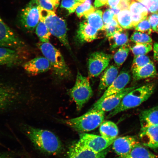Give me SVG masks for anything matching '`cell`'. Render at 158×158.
I'll list each match as a JSON object with an SVG mask.
<instances>
[{
	"mask_svg": "<svg viewBox=\"0 0 158 158\" xmlns=\"http://www.w3.org/2000/svg\"><path fill=\"white\" fill-rule=\"evenodd\" d=\"M23 44L18 35L0 17V47L17 49L23 47Z\"/></svg>",
	"mask_w": 158,
	"mask_h": 158,
	"instance_id": "10",
	"label": "cell"
},
{
	"mask_svg": "<svg viewBox=\"0 0 158 158\" xmlns=\"http://www.w3.org/2000/svg\"><path fill=\"white\" fill-rule=\"evenodd\" d=\"M109 9L111 12L113 14L114 16H116L121 11V10L117 7L110 8Z\"/></svg>",
	"mask_w": 158,
	"mask_h": 158,
	"instance_id": "47",
	"label": "cell"
},
{
	"mask_svg": "<svg viewBox=\"0 0 158 158\" xmlns=\"http://www.w3.org/2000/svg\"><path fill=\"white\" fill-rule=\"evenodd\" d=\"M151 62V59L146 55L134 56L131 66L132 72L141 68Z\"/></svg>",
	"mask_w": 158,
	"mask_h": 158,
	"instance_id": "34",
	"label": "cell"
},
{
	"mask_svg": "<svg viewBox=\"0 0 158 158\" xmlns=\"http://www.w3.org/2000/svg\"><path fill=\"white\" fill-rule=\"evenodd\" d=\"M102 11L97 10L85 18L88 24L98 31H104L105 26L102 19Z\"/></svg>",
	"mask_w": 158,
	"mask_h": 158,
	"instance_id": "25",
	"label": "cell"
},
{
	"mask_svg": "<svg viewBox=\"0 0 158 158\" xmlns=\"http://www.w3.org/2000/svg\"><path fill=\"white\" fill-rule=\"evenodd\" d=\"M131 1H133V0H131Z\"/></svg>",
	"mask_w": 158,
	"mask_h": 158,
	"instance_id": "52",
	"label": "cell"
},
{
	"mask_svg": "<svg viewBox=\"0 0 158 158\" xmlns=\"http://www.w3.org/2000/svg\"><path fill=\"white\" fill-rule=\"evenodd\" d=\"M157 32H158V25L157 27Z\"/></svg>",
	"mask_w": 158,
	"mask_h": 158,
	"instance_id": "51",
	"label": "cell"
},
{
	"mask_svg": "<svg viewBox=\"0 0 158 158\" xmlns=\"http://www.w3.org/2000/svg\"></svg>",
	"mask_w": 158,
	"mask_h": 158,
	"instance_id": "53",
	"label": "cell"
},
{
	"mask_svg": "<svg viewBox=\"0 0 158 158\" xmlns=\"http://www.w3.org/2000/svg\"><path fill=\"white\" fill-rule=\"evenodd\" d=\"M114 16L113 14L111 12L109 9L106 10L104 11L102 16L104 26L111 22L114 19Z\"/></svg>",
	"mask_w": 158,
	"mask_h": 158,
	"instance_id": "42",
	"label": "cell"
},
{
	"mask_svg": "<svg viewBox=\"0 0 158 158\" xmlns=\"http://www.w3.org/2000/svg\"><path fill=\"white\" fill-rule=\"evenodd\" d=\"M121 0H108L107 5L110 8L118 7Z\"/></svg>",
	"mask_w": 158,
	"mask_h": 158,
	"instance_id": "44",
	"label": "cell"
},
{
	"mask_svg": "<svg viewBox=\"0 0 158 158\" xmlns=\"http://www.w3.org/2000/svg\"><path fill=\"white\" fill-rule=\"evenodd\" d=\"M74 1L81 3H83L86 0H74Z\"/></svg>",
	"mask_w": 158,
	"mask_h": 158,
	"instance_id": "49",
	"label": "cell"
},
{
	"mask_svg": "<svg viewBox=\"0 0 158 158\" xmlns=\"http://www.w3.org/2000/svg\"><path fill=\"white\" fill-rule=\"evenodd\" d=\"M100 133L102 137L106 139L115 140L118 134V128L114 122H103L100 125Z\"/></svg>",
	"mask_w": 158,
	"mask_h": 158,
	"instance_id": "23",
	"label": "cell"
},
{
	"mask_svg": "<svg viewBox=\"0 0 158 158\" xmlns=\"http://www.w3.org/2000/svg\"><path fill=\"white\" fill-rule=\"evenodd\" d=\"M135 88V86L125 88L117 93L106 97L99 103L94 104L90 109L101 110L105 112L112 111L117 107L126 94Z\"/></svg>",
	"mask_w": 158,
	"mask_h": 158,
	"instance_id": "11",
	"label": "cell"
},
{
	"mask_svg": "<svg viewBox=\"0 0 158 158\" xmlns=\"http://www.w3.org/2000/svg\"><path fill=\"white\" fill-rule=\"evenodd\" d=\"M152 29L153 31L157 32L158 25V13L152 14L148 17Z\"/></svg>",
	"mask_w": 158,
	"mask_h": 158,
	"instance_id": "40",
	"label": "cell"
},
{
	"mask_svg": "<svg viewBox=\"0 0 158 158\" xmlns=\"http://www.w3.org/2000/svg\"><path fill=\"white\" fill-rule=\"evenodd\" d=\"M114 140L106 139L101 135L82 133L80 135L78 143L83 147L97 153H100L107 149Z\"/></svg>",
	"mask_w": 158,
	"mask_h": 158,
	"instance_id": "9",
	"label": "cell"
},
{
	"mask_svg": "<svg viewBox=\"0 0 158 158\" xmlns=\"http://www.w3.org/2000/svg\"><path fill=\"white\" fill-rule=\"evenodd\" d=\"M155 89L154 85L148 84L134 89L124 96L117 107L110 112L107 118L139 106L151 96Z\"/></svg>",
	"mask_w": 158,
	"mask_h": 158,
	"instance_id": "2",
	"label": "cell"
},
{
	"mask_svg": "<svg viewBox=\"0 0 158 158\" xmlns=\"http://www.w3.org/2000/svg\"><path fill=\"white\" fill-rule=\"evenodd\" d=\"M38 0H31L20 15L21 25L29 31L34 30L40 21Z\"/></svg>",
	"mask_w": 158,
	"mask_h": 158,
	"instance_id": "8",
	"label": "cell"
},
{
	"mask_svg": "<svg viewBox=\"0 0 158 158\" xmlns=\"http://www.w3.org/2000/svg\"><path fill=\"white\" fill-rule=\"evenodd\" d=\"M118 69L114 65H111L106 69L101 77L98 90L100 91L106 89L117 78Z\"/></svg>",
	"mask_w": 158,
	"mask_h": 158,
	"instance_id": "20",
	"label": "cell"
},
{
	"mask_svg": "<svg viewBox=\"0 0 158 158\" xmlns=\"http://www.w3.org/2000/svg\"><path fill=\"white\" fill-rule=\"evenodd\" d=\"M108 0H95L94 6L96 7H99L107 4Z\"/></svg>",
	"mask_w": 158,
	"mask_h": 158,
	"instance_id": "45",
	"label": "cell"
},
{
	"mask_svg": "<svg viewBox=\"0 0 158 158\" xmlns=\"http://www.w3.org/2000/svg\"><path fill=\"white\" fill-rule=\"evenodd\" d=\"M128 10L131 15H143L148 16V11L145 6L135 0L132 1Z\"/></svg>",
	"mask_w": 158,
	"mask_h": 158,
	"instance_id": "32",
	"label": "cell"
},
{
	"mask_svg": "<svg viewBox=\"0 0 158 158\" xmlns=\"http://www.w3.org/2000/svg\"><path fill=\"white\" fill-rule=\"evenodd\" d=\"M108 148L100 153L93 151L77 143L71 146L68 153V158H105L109 151Z\"/></svg>",
	"mask_w": 158,
	"mask_h": 158,
	"instance_id": "12",
	"label": "cell"
},
{
	"mask_svg": "<svg viewBox=\"0 0 158 158\" xmlns=\"http://www.w3.org/2000/svg\"><path fill=\"white\" fill-rule=\"evenodd\" d=\"M38 47L51 65L57 78L61 80L70 78L72 73L60 51L49 42L38 43Z\"/></svg>",
	"mask_w": 158,
	"mask_h": 158,
	"instance_id": "3",
	"label": "cell"
},
{
	"mask_svg": "<svg viewBox=\"0 0 158 158\" xmlns=\"http://www.w3.org/2000/svg\"><path fill=\"white\" fill-rule=\"evenodd\" d=\"M44 22L51 34L56 37L60 42L71 51V47L67 36V27L66 22L53 14L45 19Z\"/></svg>",
	"mask_w": 158,
	"mask_h": 158,
	"instance_id": "6",
	"label": "cell"
},
{
	"mask_svg": "<svg viewBox=\"0 0 158 158\" xmlns=\"http://www.w3.org/2000/svg\"><path fill=\"white\" fill-rule=\"evenodd\" d=\"M130 50V45L127 43L120 47L115 53L114 56V62L118 67L121 66L125 62Z\"/></svg>",
	"mask_w": 158,
	"mask_h": 158,
	"instance_id": "28",
	"label": "cell"
},
{
	"mask_svg": "<svg viewBox=\"0 0 158 158\" xmlns=\"http://www.w3.org/2000/svg\"><path fill=\"white\" fill-rule=\"evenodd\" d=\"M40 20L44 22L45 20L51 15L55 13L54 12L49 10L41 7L39 5Z\"/></svg>",
	"mask_w": 158,
	"mask_h": 158,
	"instance_id": "41",
	"label": "cell"
},
{
	"mask_svg": "<svg viewBox=\"0 0 158 158\" xmlns=\"http://www.w3.org/2000/svg\"><path fill=\"white\" fill-rule=\"evenodd\" d=\"M71 97L76 105L78 111L82 109L93 95V91L89 81L78 71L76 82L70 90Z\"/></svg>",
	"mask_w": 158,
	"mask_h": 158,
	"instance_id": "5",
	"label": "cell"
},
{
	"mask_svg": "<svg viewBox=\"0 0 158 158\" xmlns=\"http://www.w3.org/2000/svg\"><path fill=\"white\" fill-rule=\"evenodd\" d=\"M74 0H62L61 2V7L68 10L69 14L74 13L77 8L81 4Z\"/></svg>",
	"mask_w": 158,
	"mask_h": 158,
	"instance_id": "37",
	"label": "cell"
},
{
	"mask_svg": "<svg viewBox=\"0 0 158 158\" xmlns=\"http://www.w3.org/2000/svg\"><path fill=\"white\" fill-rule=\"evenodd\" d=\"M123 30V28L118 24L117 19L114 16L111 22L105 26L104 31L106 32V36L108 38Z\"/></svg>",
	"mask_w": 158,
	"mask_h": 158,
	"instance_id": "33",
	"label": "cell"
},
{
	"mask_svg": "<svg viewBox=\"0 0 158 158\" xmlns=\"http://www.w3.org/2000/svg\"><path fill=\"white\" fill-rule=\"evenodd\" d=\"M23 68L27 73L35 76L50 70L51 66L45 57L39 56L25 63Z\"/></svg>",
	"mask_w": 158,
	"mask_h": 158,
	"instance_id": "13",
	"label": "cell"
},
{
	"mask_svg": "<svg viewBox=\"0 0 158 158\" xmlns=\"http://www.w3.org/2000/svg\"><path fill=\"white\" fill-rule=\"evenodd\" d=\"M0 158H10V157L8 154L0 153Z\"/></svg>",
	"mask_w": 158,
	"mask_h": 158,
	"instance_id": "48",
	"label": "cell"
},
{
	"mask_svg": "<svg viewBox=\"0 0 158 158\" xmlns=\"http://www.w3.org/2000/svg\"><path fill=\"white\" fill-rule=\"evenodd\" d=\"M25 132L35 147L43 152L49 155H56L63 150V145L60 140L52 132L27 126Z\"/></svg>",
	"mask_w": 158,
	"mask_h": 158,
	"instance_id": "1",
	"label": "cell"
},
{
	"mask_svg": "<svg viewBox=\"0 0 158 158\" xmlns=\"http://www.w3.org/2000/svg\"><path fill=\"white\" fill-rule=\"evenodd\" d=\"M116 17L120 27L124 29H130L133 27L132 23L131 13L129 10H123L120 12Z\"/></svg>",
	"mask_w": 158,
	"mask_h": 158,
	"instance_id": "27",
	"label": "cell"
},
{
	"mask_svg": "<svg viewBox=\"0 0 158 158\" xmlns=\"http://www.w3.org/2000/svg\"><path fill=\"white\" fill-rule=\"evenodd\" d=\"M116 158H158V156L139 143L129 152Z\"/></svg>",
	"mask_w": 158,
	"mask_h": 158,
	"instance_id": "22",
	"label": "cell"
},
{
	"mask_svg": "<svg viewBox=\"0 0 158 158\" xmlns=\"http://www.w3.org/2000/svg\"><path fill=\"white\" fill-rule=\"evenodd\" d=\"M19 61V55L15 49L0 47V66H12Z\"/></svg>",
	"mask_w": 158,
	"mask_h": 158,
	"instance_id": "21",
	"label": "cell"
},
{
	"mask_svg": "<svg viewBox=\"0 0 158 158\" xmlns=\"http://www.w3.org/2000/svg\"><path fill=\"white\" fill-rule=\"evenodd\" d=\"M137 1H138L140 2H141L142 3L144 1H145V0H136Z\"/></svg>",
	"mask_w": 158,
	"mask_h": 158,
	"instance_id": "50",
	"label": "cell"
},
{
	"mask_svg": "<svg viewBox=\"0 0 158 158\" xmlns=\"http://www.w3.org/2000/svg\"><path fill=\"white\" fill-rule=\"evenodd\" d=\"M108 39L110 49L112 50L127 44L128 41V34L127 31L123 30L116 33Z\"/></svg>",
	"mask_w": 158,
	"mask_h": 158,
	"instance_id": "26",
	"label": "cell"
},
{
	"mask_svg": "<svg viewBox=\"0 0 158 158\" xmlns=\"http://www.w3.org/2000/svg\"><path fill=\"white\" fill-rule=\"evenodd\" d=\"M60 0H38V4L43 8L55 12L59 4Z\"/></svg>",
	"mask_w": 158,
	"mask_h": 158,
	"instance_id": "36",
	"label": "cell"
},
{
	"mask_svg": "<svg viewBox=\"0 0 158 158\" xmlns=\"http://www.w3.org/2000/svg\"><path fill=\"white\" fill-rule=\"evenodd\" d=\"M135 27L136 31H140L148 35L151 34L152 31L151 25L148 20V17L147 19L138 23Z\"/></svg>",
	"mask_w": 158,
	"mask_h": 158,
	"instance_id": "38",
	"label": "cell"
},
{
	"mask_svg": "<svg viewBox=\"0 0 158 158\" xmlns=\"http://www.w3.org/2000/svg\"><path fill=\"white\" fill-rule=\"evenodd\" d=\"M98 35V31L85 20L79 25L77 38L80 43H89L97 39Z\"/></svg>",
	"mask_w": 158,
	"mask_h": 158,
	"instance_id": "17",
	"label": "cell"
},
{
	"mask_svg": "<svg viewBox=\"0 0 158 158\" xmlns=\"http://www.w3.org/2000/svg\"><path fill=\"white\" fill-rule=\"evenodd\" d=\"M96 10L95 8L92 5L90 0H86L77 8L76 13L79 18L83 17L85 18L89 15Z\"/></svg>",
	"mask_w": 158,
	"mask_h": 158,
	"instance_id": "30",
	"label": "cell"
},
{
	"mask_svg": "<svg viewBox=\"0 0 158 158\" xmlns=\"http://www.w3.org/2000/svg\"><path fill=\"white\" fill-rule=\"evenodd\" d=\"M130 80V76L126 71H122L110 85L106 89L100 98L94 104L99 103L105 98L117 93L125 88Z\"/></svg>",
	"mask_w": 158,
	"mask_h": 158,
	"instance_id": "14",
	"label": "cell"
},
{
	"mask_svg": "<svg viewBox=\"0 0 158 158\" xmlns=\"http://www.w3.org/2000/svg\"><path fill=\"white\" fill-rule=\"evenodd\" d=\"M139 143L137 138L134 136H124L116 138L112 144V148L118 156H121L129 152L133 148Z\"/></svg>",
	"mask_w": 158,
	"mask_h": 158,
	"instance_id": "16",
	"label": "cell"
},
{
	"mask_svg": "<svg viewBox=\"0 0 158 158\" xmlns=\"http://www.w3.org/2000/svg\"><path fill=\"white\" fill-rule=\"evenodd\" d=\"M153 50L154 59L158 62V43H154Z\"/></svg>",
	"mask_w": 158,
	"mask_h": 158,
	"instance_id": "46",
	"label": "cell"
},
{
	"mask_svg": "<svg viewBox=\"0 0 158 158\" xmlns=\"http://www.w3.org/2000/svg\"><path fill=\"white\" fill-rule=\"evenodd\" d=\"M141 128L158 125V106L143 110L139 114Z\"/></svg>",
	"mask_w": 158,
	"mask_h": 158,
	"instance_id": "19",
	"label": "cell"
},
{
	"mask_svg": "<svg viewBox=\"0 0 158 158\" xmlns=\"http://www.w3.org/2000/svg\"><path fill=\"white\" fill-rule=\"evenodd\" d=\"M139 137L144 147L153 149L158 148V125L141 128Z\"/></svg>",
	"mask_w": 158,
	"mask_h": 158,
	"instance_id": "15",
	"label": "cell"
},
{
	"mask_svg": "<svg viewBox=\"0 0 158 158\" xmlns=\"http://www.w3.org/2000/svg\"><path fill=\"white\" fill-rule=\"evenodd\" d=\"M17 97L14 89L0 83V110L6 108L15 102Z\"/></svg>",
	"mask_w": 158,
	"mask_h": 158,
	"instance_id": "18",
	"label": "cell"
},
{
	"mask_svg": "<svg viewBox=\"0 0 158 158\" xmlns=\"http://www.w3.org/2000/svg\"><path fill=\"white\" fill-rule=\"evenodd\" d=\"M142 3L145 6L150 12L158 13V0H145Z\"/></svg>",
	"mask_w": 158,
	"mask_h": 158,
	"instance_id": "39",
	"label": "cell"
},
{
	"mask_svg": "<svg viewBox=\"0 0 158 158\" xmlns=\"http://www.w3.org/2000/svg\"><path fill=\"white\" fill-rule=\"evenodd\" d=\"M112 58V55L102 51L91 54L88 62L89 77H97L108 68Z\"/></svg>",
	"mask_w": 158,
	"mask_h": 158,
	"instance_id": "7",
	"label": "cell"
},
{
	"mask_svg": "<svg viewBox=\"0 0 158 158\" xmlns=\"http://www.w3.org/2000/svg\"><path fill=\"white\" fill-rule=\"evenodd\" d=\"M36 33L41 42H49L51 33L44 21H39L36 26Z\"/></svg>",
	"mask_w": 158,
	"mask_h": 158,
	"instance_id": "29",
	"label": "cell"
},
{
	"mask_svg": "<svg viewBox=\"0 0 158 158\" xmlns=\"http://www.w3.org/2000/svg\"><path fill=\"white\" fill-rule=\"evenodd\" d=\"M130 40L135 44L137 43H151L152 40L148 34L145 33L135 31L132 35Z\"/></svg>",
	"mask_w": 158,
	"mask_h": 158,
	"instance_id": "35",
	"label": "cell"
},
{
	"mask_svg": "<svg viewBox=\"0 0 158 158\" xmlns=\"http://www.w3.org/2000/svg\"><path fill=\"white\" fill-rule=\"evenodd\" d=\"M134 56L141 55H146L153 49L152 45L151 43H137L133 46L130 47Z\"/></svg>",
	"mask_w": 158,
	"mask_h": 158,
	"instance_id": "31",
	"label": "cell"
},
{
	"mask_svg": "<svg viewBox=\"0 0 158 158\" xmlns=\"http://www.w3.org/2000/svg\"><path fill=\"white\" fill-rule=\"evenodd\" d=\"M131 2V0H121L117 7L121 10V11L128 10Z\"/></svg>",
	"mask_w": 158,
	"mask_h": 158,
	"instance_id": "43",
	"label": "cell"
},
{
	"mask_svg": "<svg viewBox=\"0 0 158 158\" xmlns=\"http://www.w3.org/2000/svg\"><path fill=\"white\" fill-rule=\"evenodd\" d=\"M105 114V112L101 110L90 109L82 116L65 120V123L76 131H90L104 122Z\"/></svg>",
	"mask_w": 158,
	"mask_h": 158,
	"instance_id": "4",
	"label": "cell"
},
{
	"mask_svg": "<svg viewBox=\"0 0 158 158\" xmlns=\"http://www.w3.org/2000/svg\"><path fill=\"white\" fill-rule=\"evenodd\" d=\"M132 72L134 80L136 81L153 77L157 74L156 70L152 62Z\"/></svg>",
	"mask_w": 158,
	"mask_h": 158,
	"instance_id": "24",
	"label": "cell"
}]
</instances>
